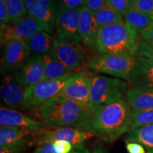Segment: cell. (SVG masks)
<instances>
[{
	"label": "cell",
	"mask_w": 153,
	"mask_h": 153,
	"mask_svg": "<svg viewBox=\"0 0 153 153\" xmlns=\"http://www.w3.org/2000/svg\"><path fill=\"white\" fill-rule=\"evenodd\" d=\"M133 110L126 99L94 108L86 130L105 142H114L128 133Z\"/></svg>",
	"instance_id": "1"
},
{
	"label": "cell",
	"mask_w": 153,
	"mask_h": 153,
	"mask_svg": "<svg viewBox=\"0 0 153 153\" xmlns=\"http://www.w3.org/2000/svg\"><path fill=\"white\" fill-rule=\"evenodd\" d=\"M43 123L51 128L70 127L86 130L92 111L63 96L57 95L38 108Z\"/></svg>",
	"instance_id": "2"
},
{
	"label": "cell",
	"mask_w": 153,
	"mask_h": 153,
	"mask_svg": "<svg viewBox=\"0 0 153 153\" xmlns=\"http://www.w3.org/2000/svg\"><path fill=\"white\" fill-rule=\"evenodd\" d=\"M140 34L125 22L99 28L96 51L99 55H130L135 56L139 43Z\"/></svg>",
	"instance_id": "3"
},
{
	"label": "cell",
	"mask_w": 153,
	"mask_h": 153,
	"mask_svg": "<svg viewBox=\"0 0 153 153\" xmlns=\"http://www.w3.org/2000/svg\"><path fill=\"white\" fill-rule=\"evenodd\" d=\"M128 86L127 82L118 78L94 74L91 89V111L97 107L113 104L123 99Z\"/></svg>",
	"instance_id": "4"
},
{
	"label": "cell",
	"mask_w": 153,
	"mask_h": 153,
	"mask_svg": "<svg viewBox=\"0 0 153 153\" xmlns=\"http://www.w3.org/2000/svg\"><path fill=\"white\" fill-rule=\"evenodd\" d=\"M135 62L130 55H95L89 61L87 69L94 73L104 74L128 79Z\"/></svg>",
	"instance_id": "5"
},
{
	"label": "cell",
	"mask_w": 153,
	"mask_h": 153,
	"mask_svg": "<svg viewBox=\"0 0 153 153\" xmlns=\"http://www.w3.org/2000/svg\"><path fill=\"white\" fill-rule=\"evenodd\" d=\"M90 51L74 42L60 40L55 38L52 53L67 68L73 72L87 68L93 55Z\"/></svg>",
	"instance_id": "6"
},
{
	"label": "cell",
	"mask_w": 153,
	"mask_h": 153,
	"mask_svg": "<svg viewBox=\"0 0 153 153\" xmlns=\"http://www.w3.org/2000/svg\"><path fill=\"white\" fill-rule=\"evenodd\" d=\"M94 73L90 70H79L69 78L59 95L63 96L91 111V89Z\"/></svg>",
	"instance_id": "7"
},
{
	"label": "cell",
	"mask_w": 153,
	"mask_h": 153,
	"mask_svg": "<svg viewBox=\"0 0 153 153\" xmlns=\"http://www.w3.org/2000/svg\"><path fill=\"white\" fill-rule=\"evenodd\" d=\"M70 76L59 79L43 80L26 88L24 96L25 108H39L47 101L60 94Z\"/></svg>",
	"instance_id": "8"
},
{
	"label": "cell",
	"mask_w": 153,
	"mask_h": 153,
	"mask_svg": "<svg viewBox=\"0 0 153 153\" xmlns=\"http://www.w3.org/2000/svg\"><path fill=\"white\" fill-rule=\"evenodd\" d=\"M2 45L1 69L4 74L16 72L26 64L32 55L25 41L19 38H9Z\"/></svg>",
	"instance_id": "9"
},
{
	"label": "cell",
	"mask_w": 153,
	"mask_h": 153,
	"mask_svg": "<svg viewBox=\"0 0 153 153\" xmlns=\"http://www.w3.org/2000/svg\"><path fill=\"white\" fill-rule=\"evenodd\" d=\"M38 32H47L52 34L53 28L27 14L19 22L1 26V43L2 45L11 38H17L26 41Z\"/></svg>",
	"instance_id": "10"
},
{
	"label": "cell",
	"mask_w": 153,
	"mask_h": 153,
	"mask_svg": "<svg viewBox=\"0 0 153 153\" xmlns=\"http://www.w3.org/2000/svg\"><path fill=\"white\" fill-rule=\"evenodd\" d=\"M57 12L55 24L56 38L81 44L79 36L80 9H69L57 7Z\"/></svg>",
	"instance_id": "11"
},
{
	"label": "cell",
	"mask_w": 153,
	"mask_h": 153,
	"mask_svg": "<svg viewBox=\"0 0 153 153\" xmlns=\"http://www.w3.org/2000/svg\"><path fill=\"white\" fill-rule=\"evenodd\" d=\"M37 141L40 145L48 143H54L56 140H65L70 142L73 147L83 145L94 135L90 131L76 128L63 127L44 130L36 134ZM36 141V142H37Z\"/></svg>",
	"instance_id": "12"
},
{
	"label": "cell",
	"mask_w": 153,
	"mask_h": 153,
	"mask_svg": "<svg viewBox=\"0 0 153 153\" xmlns=\"http://www.w3.org/2000/svg\"><path fill=\"white\" fill-rule=\"evenodd\" d=\"M18 83L24 88L45 80V69L42 55L32 54L26 64L14 74Z\"/></svg>",
	"instance_id": "13"
},
{
	"label": "cell",
	"mask_w": 153,
	"mask_h": 153,
	"mask_svg": "<svg viewBox=\"0 0 153 153\" xmlns=\"http://www.w3.org/2000/svg\"><path fill=\"white\" fill-rule=\"evenodd\" d=\"M131 88L153 90V60L137 57L128 79Z\"/></svg>",
	"instance_id": "14"
},
{
	"label": "cell",
	"mask_w": 153,
	"mask_h": 153,
	"mask_svg": "<svg viewBox=\"0 0 153 153\" xmlns=\"http://www.w3.org/2000/svg\"><path fill=\"white\" fill-rule=\"evenodd\" d=\"M0 124L4 127H14L38 133L43 128L41 122L32 119L16 110L1 106L0 108Z\"/></svg>",
	"instance_id": "15"
},
{
	"label": "cell",
	"mask_w": 153,
	"mask_h": 153,
	"mask_svg": "<svg viewBox=\"0 0 153 153\" xmlns=\"http://www.w3.org/2000/svg\"><path fill=\"white\" fill-rule=\"evenodd\" d=\"M26 88L18 83L14 76L7 74L2 79L1 85V97L8 108L15 110L24 107V96Z\"/></svg>",
	"instance_id": "16"
},
{
	"label": "cell",
	"mask_w": 153,
	"mask_h": 153,
	"mask_svg": "<svg viewBox=\"0 0 153 153\" xmlns=\"http://www.w3.org/2000/svg\"><path fill=\"white\" fill-rule=\"evenodd\" d=\"M99 28L94 14L85 7H82L79 12V36L82 44L89 51H96Z\"/></svg>",
	"instance_id": "17"
},
{
	"label": "cell",
	"mask_w": 153,
	"mask_h": 153,
	"mask_svg": "<svg viewBox=\"0 0 153 153\" xmlns=\"http://www.w3.org/2000/svg\"><path fill=\"white\" fill-rule=\"evenodd\" d=\"M28 14L55 27L57 8L53 0H23Z\"/></svg>",
	"instance_id": "18"
},
{
	"label": "cell",
	"mask_w": 153,
	"mask_h": 153,
	"mask_svg": "<svg viewBox=\"0 0 153 153\" xmlns=\"http://www.w3.org/2000/svg\"><path fill=\"white\" fill-rule=\"evenodd\" d=\"M36 133L14 127H4L0 129L1 148H22Z\"/></svg>",
	"instance_id": "19"
},
{
	"label": "cell",
	"mask_w": 153,
	"mask_h": 153,
	"mask_svg": "<svg viewBox=\"0 0 153 153\" xmlns=\"http://www.w3.org/2000/svg\"><path fill=\"white\" fill-rule=\"evenodd\" d=\"M126 99L133 111L153 109V90L129 88Z\"/></svg>",
	"instance_id": "20"
},
{
	"label": "cell",
	"mask_w": 153,
	"mask_h": 153,
	"mask_svg": "<svg viewBox=\"0 0 153 153\" xmlns=\"http://www.w3.org/2000/svg\"><path fill=\"white\" fill-rule=\"evenodd\" d=\"M42 57L45 69V80L59 79L76 73L62 64L52 52L43 55Z\"/></svg>",
	"instance_id": "21"
},
{
	"label": "cell",
	"mask_w": 153,
	"mask_h": 153,
	"mask_svg": "<svg viewBox=\"0 0 153 153\" xmlns=\"http://www.w3.org/2000/svg\"><path fill=\"white\" fill-rule=\"evenodd\" d=\"M52 36L47 32H38L28 38L25 43L28 45L32 54L46 55L52 52L53 47Z\"/></svg>",
	"instance_id": "22"
},
{
	"label": "cell",
	"mask_w": 153,
	"mask_h": 153,
	"mask_svg": "<svg viewBox=\"0 0 153 153\" xmlns=\"http://www.w3.org/2000/svg\"><path fill=\"white\" fill-rule=\"evenodd\" d=\"M126 140L139 143L145 148L147 153H153V124L130 130Z\"/></svg>",
	"instance_id": "23"
},
{
	"label": "cell",
	"mask_w": 153,
	"mask_h": 153,
	"mask_svg": "<svg viewBox=\"0 0 153 153\" xmlns=\"http://www.w3.org/2000/svg\"><path fill=\"white\" fill-rule=\"evenodd\" d=\"M124 22L132 29L140 34L153 24V19L135 9H131L124 16Z\"/></svg>",
	"instance_id": "24"
},
{
	"label": "cell",
	"mask_w": 153,
	"mask_h": 153,
	"mask_svg": "<svg viewBox=\"0 0 153 153\" xmlns=\"http://www.w3.org/2000/svg\"><path fill=\"white\" fill-rule=\"evenodd\" d=\"M94 17L99 28L124 22L123 17L107 3L95 13Z\"/></svg>",
	"instance_id": "25"
},
{
	"label": "cell",
	"mask_w": 153,
	"mask_h": 153,
	"mask_svg": "<svg viewBox=\"0 0 153 153\" xmlns=\"http://www.w3.org/2000/svg\"><path fill=\"white\" fill-rule=\"evenodd\" d=\"M10 17L11 24L19 22L27 16L28 12L23 0H4Z\"/></svg>",
	"instance_id": "26"
},
{
	"label": "cell",
	"mask_w": 153,
	"mask_h": 153,
	"mask_svg": "<svg viewBox=\"0 0 153 153\" xmlns=\"http://www.w3.org/2000/svg\"><path fill=\"white\" fill-rule=\"evenodd\" d=\"M153 124V109L133 111V122L131 129Z\"/></svg>",
	"instance_id": "27"
},
{
	"label": "cell",
	"mask_w": 153,
	"mask_h": 153,
	"mask_svg": "<svg viewBox=\"0 0 153 153\" xmlns=\"http://www.w3.org/2000/svg\"><path fill=\"white\" fill-rule=\"evenodd\" d=\"M106 3L124 18L126 14L133 9L134 0H106Z\"/></svg>",
	"instance_id": "28"
},
{
	"label": "cell",
	"mask_w": 153,
	"mask_h": 153,
	"mask_svg": "<svg viewBox=\"0 0 153 153\" xmlns=\"http://www.w3.org/2000/svg\"><path fill=\"white\" fill-rule=\"evenodd\" d=\"M133 9L148 15L153 19V0H134Z\"/></svg>",
	"instance_id": "29"
},
{
	"label": "cell",
	"mask_w": 153,
	"mask_h": 153,
	"mask_svg": "<svg viewBox=\"0 0 153 153\" xmlns=\"http://www.w3.org/2000/svg\"><path fill=\"white\" fill-rule=\"evenodd\" d=\"M135 56L153 60V45L148 42L142 41L137 48Z\"/></svg>",
	"instance_id": "30"
},
{
	"label": "cell",
	"mask_w": 153,
	"mask_h": 153,
	"mask_svg": "<svg viewBox=\"0 0 153 153\" xmlns=\"http://www.w3.org/2000/svg\"><path fill=\"white\" fill-rule=\"evenodd\" d=\"M85 0H56L57 7L69 9H79L85 6Z\"/></svg>",
	"instance_id": "31"
},
{
	"label": "cell",
	"mask_w": 153,
	"mask_h": 153,
	"mask_svg": "<svg viewBox=\"0 0 153 153\" xmlns=\"http://www.w3.org/2000/svg\"><path fill=\"white\" fill-rule=\"evenodd\" d=\"M53 143L57 153H71L73 150V145L68 141L56 140Z\"/></svg>",
	"instance_id": "32"
},
{
	"label": "cell",
	"mask_w": 153,
	"mask_h": 153,
	"mask_svg": "<svg viewBox=\"0 0 153 153\" xmlns=\"http://www.w3.org/2000/svg\"><path fill=\"white\" fill-rule=\"evenodd\" d=\"M106 3V0H85V6L94 14Z\"/></svg>",
	"instance_id": "33"
},
{
	"label": "cell",
	"mask_w": 153,
	"mask_h": 153,
	"mask_svg": "<svg viewBox=\"0 0 153 153\" xmlns=\"http://www.w3.org/2000/svg\"><path fill=\"white\" fill-rule=\"evenodd\" d=\"M0 22L1 26H7L11 24L10 17L6 7L4 0H0Z\"/></svg>",
	"instance_id": "34"
},
{
	"label": "cell",
	"mask_w": 153,
	"mask_h": 153,
	"mask_svg": "<svg viewBox=\"0 0 153 153\" xmlns=\"http://www.w3.org/2000/svg\"><path fill=\"white\" fill-rule=\"evenodd\" d=\"M126 149L129 153H145L144 147L137 143H128L126 144Z\"/></svg>",
	"instance_id": "35"
},
{
	"label": "cell",
	"mask_w": 153,
	"mask_h": 153,
	"mask_svg": "<svg viewBox=\"0 0 153 153\" xmlns=\"http://www.w3.org/2000/svg\"><path fill=\"white\" fill-rule=\"evenodd\" d=\"M140 36L143 41L148 42L153 45V24L140 34Z\"/></svg>",
	"instance_id": "36"
},
{
	"label": "cell",
	"mask_w": 153,
	"mask_h": 153,
	"mask_svg": "<svg viewBox=\"0 0 153 153\" xmlns=\"http://www.w3.org/2000/svg\"><path fill=\"white\" fill-rule=\"evenodd\" d=\"M34 153H57L55 150L54 145L53 143H45L40 145L36 150L34 151Z\"/></svg>",
	"instance_id": "37"
},
{
	"label": "cell",
	"mask_w": 153,
	"mask_h": 153,
	"mask_svg": "<svg viewBox=\"0 0 153 153\" xmlns=\"http://www.w3.org/2000/svg\"><path fill=\"white\" fill-rule=\"evenodd\" d=\"M71 153H104L101 152V150L99 149V150L95 151H90L86 148L83 145H79L73 147V150H72Z\"/></svg>",
	"instance_id": "38"
},
{
	"label": "cell",
	"mask_w": 153,
	"mask_h": 153,
	"mask_svg": "<svg viewBox=\"0 0 153 153\" xmlns=\"http://www.w3.org/2000/svg\"><path fill=\"white\" fill-rule=\"evenodd\" d=\"M1 153H19L20 148H1Z\"/></svg>",
	"instance_id": "39"
},
{
	"label": "cell",
	"mask_w": 153,
	"mask_h": 153,
	"mask_svg": "<svg viewBox=\"0 0 153 153\" xmlns=\"http://www.w3.org/2000/svg\"><path fill=\"white\" fill-rule=\"evenodd\" d=\"M54 1H56V0H54Z\"/></svg>",
	"instance_id": "40"
}]
</instances>
